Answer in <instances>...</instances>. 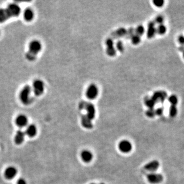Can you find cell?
Listing matches in <instances>:
<instances>
[{"label": "cell", "mask_w": 184, "mask_h": 184, "mask_svg": "<svg viewBox=\"0 0 184 184\" xmlns=\"http://www.w3.org/2000/svg\"><path fill=\"white\" fill-rule=\"evenodd\" d=\"M21 13V7L16 4H9L6 8H1L0 23H3L10 18L17 17L20 15Z\"/></svg>", "instance_id": "obj_1"}, {"label": "cell", "mask_w": 184, "mask_h": 184, "mask_svg": "<svg viewBox=\"0 0 184 184\" xmlns=\"http://www.w3.org/2000/svg\"><path fill=\"white\" fill-rule=\"evenodd\" d=\"M42 49L41 43L38 40H33L29 43L28 51L26 54V58L30 61H34Z\"/></svg>", "instance_id": "obj_2"}, {"label": "cell", "mask_w": 184, "mask_h": 184, "mask_svg": "<svg viewBox=\"0 0 184 184\" xmlns=\"http://www.w3.org/2000/svg\"><path fill=\"white\" fill-rule=\"evenodd\" d=\"M31 88L29 85H26L21 89L19 94V98L22 103L25 105H28L30 104L31 101Z\"/></svg>", "instance_id": "obj_3"}, {"label": "cell", "mask_w": 184, "mask_h": 184, "mask_svg": "<svg viewBox=\"0 0 184 184\" xmlns=\"http://www.w3.org/2000/svg\"><path fill=\"white\" fill-rule=\"evenodd\" d=\"M32 89L34 94L39 96L43 94L45 90V84L41 79H36L32 84Z\"/></svg>", "instance_id": "obj_4"}, {"label": "cell", "mask_w": 184, "mask_h": 184, "mask_svg": "<svg viewBox=\"0 0 184 184\" xmlns=\"http://www.w3.org/2000/svg\"><path fill=\"white\" fill-rule=\"evenodd\" d=\"M98 90L95 84H92L88 87L86 92V96L88 97V99L93 100L95 99L98 96Z\"/></svg>", "instance_id": "obj_5"}, {"label": "cell", "mask_w": 184, "mask_h": 184, "mask_svg": "<svg viewBox=\"0 0 184 184\" xmlns=\"http://www.w3.org/2000/svg\"><path fill=\"white\" fill-rule=\"evenodd\" d=\"M147 178L149 182L151 184H159L161 182H162L163 177L162 175L160 174H157L151 172L147 175Z\"/></svg>", "instance_id": "obj_6"}, {"label": "cell", "mask_w": 184, "mask_h": 184, "mask_svg": "<svg viewBox=\"0 0 184 184\" xmlns=\"http://www.w3.org/2000/svg\"><path fill=\"white\" fill-rule=\"evenodd\" d=\"M119 149L121 152L123 153H128L132 149V144L128 140H122L120 142L119 145Z\"/></svg>", "instance_id": "obj_7"}, {"label": "cell", "mask_w": 184, "mask_h": 184, "mask_svg": "<svg viewBox=\"0 0 184 184\" xmlns=\"http://www.w3.org/2000/svg\"><path fill=\"white\" fill-rule=\"evenodd\" d=\"M167 97V93L164 91H157L154 93L151 98L156 103L164 102Z\"/></svg>", "instance_id": "obj_8"}, {"label": "cell", "mask_w": 184, "mask_h": 184, "mask_svg": "<svg viewBox=\"0 0 184 184\" xmlns=\"http://www.w3.org/2000/svg\"><path fill=\"white\" fill-rule=\"evenodd\" d=\"M106 45L107 47L106 53L107 55L110 56H114L116 54V50L114 47L113 39H112L111 38L107 39L106 41Z\"/></svg>", "instance_id": "obj_9"}, {"label": "cell", "mask_w": 184, "mask_h": 184, "mask_svg": "<svg viewBox=\"0 0 184 184\" xmlns=\"http://www.w3.org/2000/svg\"><path fill=\"white\" fill-rule=\"evenodd\" d=\"M18 173V170L15 167H8L4 172V176L8 180L13 179Z\"/></svg>", "instance_id": "obj_10"}, {"label": "cell", "mask_w": 184, "mask_h": 184, "mask_svg": "<svg viewBox=\"0 0 184 184\" xmlns=\"http://www.w3.org/2000/svg\"><path fill=\"white\" fill-rule=\"evenodd\" d=\"M28 122L27 117L25 115L21 114L16 117L15 122L17 126L20 127H23L27 125Z\"/></svg>", "instance_id": "obj_11"}, {"label": "cell", "mask_w": 184, "mask_h": 184, "mask_svg": "<svg viewBox=\"0 0 184 184\" xmlns=\"http://www.w3.org/2000/svg\"><path fill=\"white\" fill-rule=\"evenodd\" d=\"M84 109L87 112L86 116L88 117L90 120H92L95 118V109L93 104L86 102Z\"/></svg>", "instance_id": "obj_12"}, {"label": "cell", "mask_w": 184, "mask_h": 184, "mask_svg": "<svg viewBox=\"0 0 184 184\" xmlns=\"http://www.w3.org/2000/svg\"><path fill=\"white\" fill-rule=\"evenodd\" d=\"M25 132L22 131L21 129H19L16 132L15 137H14V142L17 145H20L22 144L25 139Z\"/></svg>", "instance_id": "obj_13"}, {"label": "cell", "mask_w": 184, "mask_h": 184, "mask_svg": "<svg viewBox=\"0 0 184 184\" xmlns=\"http://www.w3.org/2000/svg\"><path fill=\"white\" fill-rule=\"evenodd\" d=\"M126 30L124 28H120L115 31L111 34V38L116 39L121 38H124L126 33Z\"/></svg>", "instance_id": "obj_14"}, {"label": "cell", "mask_w": 184, "mask_h": 184, "mask_svg": "<svg viewBox=\"0 0 184 184\" xmlns=\"http://www.w3.org/2000/svg\"><path fill=\"white\" fill-rule=\"evenodd\" d=\"M25 132L26 135H27L29 137L31 138L34 137L37 134L36 126L33 124H29L26 127Z\"/></svg>", "instance_id": "obj_15"}, {"label": "cell", "mask_w": 184, "mask_h": 184, "mask_svg": "<svg viewBox=\"0 0 184 184\" xmlns=\"http://www.w3.org/2000/svg\"><path fill=\"white\" fill-rule=\"evenodd\" d=\"M160 166V163L157 160H153L145 165L144 168L149 171L154 172L157 170Z\"/></svg>", "instance_id": "obj_16"}, {"label": "cell", "mask_w": 184, "mask_h": 184, "mask_svg": "<svg viewBox=\"0 0 184 184\" xmlns=\"http://www.w3.org/2000/svg\"><path fill=\"white\" fill-rule=\"evenodd\" d=\"M157 33V28L155 27V23L150 21L148 24V29L147 32V36L149 38H153Z\"/></svg>", "instance_id": "obj_17"}, {"label": "cell", "mask_w": 184, "mask_h": 184, "mask_svg": "<svg viewBox=\"0 0 184 184\" xmlns=\"http://www.w3.org/2000/svg\"><path fill=\"white\" fill-rule=\"evenodd\" d=\"M23 17L26 21H32L34 18V11L30 8H27L24 11Z\"/></svg>", "instance_id": "obj_18"}, {"label": "cell", "mask_w": 184, "mask_h": 184, "mask_svg": "<svg viewBox=\"0 0 184 184\" xmlns=\"http://www.w3.org/2000/svg\"><path fill=\"white\" fill-rule=\"evenodd\" d=\"M93 154L90 151L88 150H84L81 153V157L82 161L86 163H89L92 161L93 159Z\"/></svg>", "instance_id": "obj_19"}, {"label": "cell", "mask_w": 184, "mask_h": 184, "mask_svg": "<svg viewBox=\"0 0 184 184\" xmlns=\"http://www.w3.org/2000/svg\"><path fill=\"white\" fill-rule=\"evenodd\" d=\"M81 122H82L83 126L85 128L89 129H91L93 127V124L92 123L91 120H90L86 115L82 116Z\"/></svg>", "instance_id": "obj_20"}, {"label": "cell", "mask_w": 184, "mask_h": 184, "mask_svg": "<svg viewBox=\"0 0 184 184\" xmlns=\"http://www.w3.org/2000/svg\"><path fill=\"white\" fill-rule=\"evenodd\" d=\"M166 32V27L163 24L159 25L157 28V33L160 35H163Z\"/></svg>", "instance_id": "obj_21"}, {"label": "cell", "mask_w": 184, "mask_h": 184, "mask_svg": "<svg viewBox=\"0 0 184 184\" xmlns=\"http://www.w3.org/2000/svg\"><path fill=\"white\" fill-rule=\"evenodd\" d=\"M134 33H135L134 29L133 28H130L126 31V33L125 34L124 38L125 39H131V38L134 35Z\"/></svg>", "instance_id": "obj_22"}, {"label": "cell", "mask_w": 184, "mask_h": 184, "mask_svg": "<svg viewBox=\"0 0 184 184\" xmlns=\"http://www.w3.org/2000/svg\"><path fill=\"white\" fill-rule=\"evenodd\" d=\"M145 104L149 109H154V106L156 104V102L154 101L151 98H146L145 100Z\"/></svg>", "instance_id": "obj_23"}, {"label": "cell", "mask_w": 184, "mask_h": 184, "mask_svg": "<svg viewBox=\"0 0 184 184\" xmlns=\"http://www.w3.org/2000/svg\"><path fill=\"white\" fill-rule=\"evenodd\" d=\"M134 32H135V34H137L138 35L140 36L144 34V33L145 32V29L143 26L140 25L138 26L136 29H134Z\"/></svg>", "instance_id": "obj_24"}, {"label": "cell", "mask_w": 184, "mask_h": 184, "mask_svg": "<svg viewBox=\"0 0 184 184\" xmlns=\"http://www.w3.org/2000/svg\"><path fill=\"white\" fill-rule=\"evenodd\" d=\"M131 39L132 42L134 45H138V44H139L140 43V41H141L140 36L136 34H134V35L132 36Z\"/></svg>", "instance_id": "obj_25"}, {"label": "cell", "mask_w": 184, "mask_h": 184, "mask_svg": "<svg viewBox=\"0 0 184 184\" xmlns=\"http://www.w3.org/2000/svg\"><path fill=\"white\" fill-rule=\"evenodd\" d=\"M177 107L175 106H170L169 109V115L170 117H174L177 115Z\"/></svg>", "instance_id": "obj_26"}, {"label": "cell", "mask_w": 184, "mask_h": 184, "mask_svg": "<svg viewBox=\"0 0 184 184\" xmlns=\"http://www.w3.org/2000/svg\"><path fill=\"white\" fill-rule=\"evenodd\" d=\"M168 101H169L172 106H177L178 102V99L175 95H171L168 98Z\"/></svg>", "instance_id": "obj_27"}, {"label": "cell", "mask_w": 184, "mask_h": 184, "mask_svg": "<svg viewBox=\"0 0 184 184\" xmlns=\"http://www.w3.org/2000/svg\"><path fill=\"white\" fill-rule=\"evenodd\" d=\"M146 115L149 118H152L156 116V112L154 109H149L146 112Z\"/></svg>", "instance_id": "obj_28"}, {"label": "cell", "mask_w": 184, "mask_h": 184, "mask_svg": "<svg viewBox=\"0 0 184 184\" xmlns=\"http://www.w3.org/2000/svg\"><path fill=\"white\" fill-rule=\"evenodd\" d=\"M116 48L119 52H123L124 51V49L123 43H122L121 41H117L116 44Z\"/></svg>", "instance_id": "obj_29"}, {"label": "cell", "mask_w": 184, "mask_h": 184, "mask_svg": "<svg viewBox=\"0 0 184 184\" xmlns=\"http://www.w3.org/2000/svg\"><path fill=\"white\" fill-rule=\"evenodd\" d=\"M154 5L157 7H162L164 5V1L163 0H154L153 1Z\"/></svg>", "instance_id": "obj_30"}, {"label": "cell", "mask_w": 184, "mask_h": 184, "mask_svg": "<svg viewBox=\"0 0 184 184\" xmlns=\"http://www.w3.org/2000/svg\"><path fill=\"white\" fill-rule=\"evenodd\" d=\"M163 21H164V18L161 16H157L155 19V22L156 23L158 24L159 25H161L163 23Z\"/></svg>", "instance_id": "obj_31"}, {"label": "cell", "mask_w": 184, "mask_h": 184, "mask_svg": "<svg viewBox=\"0 0 184 184\" xmlns=\"http://www.w3.org/2000/svg\"><path fill=\"white\" fill-rule=\"evenodd\" d=\"M156 112V115H158V116H161L163 114V109L162 108H158L157 109L155 110Z\"/></svg>", "instance_id": "obj_32"}, {"label": "cell", "mask_w": 184, "mask_h": 184, "mask_svg": "<svg viewBox=\"0 0 184 184\" xmlns=\"http://www.w3.org/2000/svg\"><path fill=\"white\" fill-rule=\"evenodd\" d=\"M178 41L181 45L184 46V36L180 35L178 38Z\"/></svg>", "instance_id": "obj_33"}, {"label": "cell", "mask_w": 184, "mask_h": 184, "mask_svg": "<svg viewBox=\"0 0 184 184\" xmlns=\"http://www.w3.org/2000/svg\"><path fill=\"white\" fill-rule=\"evenodd\" d=\"M16 184H27V182L25 179L23 178H20L18 180Z\"/></svg>", "instance_id": "obj_34"}, {"label": "cell", "mask_w": 184, "mask_h": 184, "mask_svg": "<svg viewBox=\"0 0 184 184\" xmlns=\"http://www.w3.org/2000/svg\"><path fill=\"white\" fill-rule=\"evenodd\" d=\"M86 101H82V102H81L79 104V108L81 109H84V108H85V106H86Z\"/></svg>", "instance_id": "obj_35"}, {"label": "cell", "mask_w": 184, "mask_h": 184, "mask_svg": "<svg viewBox=\"0 0 184 184\" xmlns=\"http://www.w3.org/2000/svg\"><path fill=\"white\" fill-rule=\"evenodd\" d=\"M183 57H184V52H183Z\"/></svg>", "instance_id": "obj_36"}, {"label": "cell", "mask_w": 184, "mask_h": 184, "mask_svg": "<svg viewBox=\"0 0 184 184\" xmlns=\"http://www.w3.org/2000/svg\"><path fill=\"white\" fill-rule=\"evenodd\" d=\"M104 184V183H100V184Z\"/></svg>", "instance_id": "obj_37"}, {"label": "cell", "mask_w": 184, "mask_h": 184, "mask_svg": "<svg viewBox=\"0 0 184 184\" xmlns=\"http://www.w3.org/2000/svg\"><path fill=\"white\" fill-rule=\"evenodd\" d=\"M93 184V183H92V184Z\"/></svg>", "instance_id": "obj_38"}]
</instances>
